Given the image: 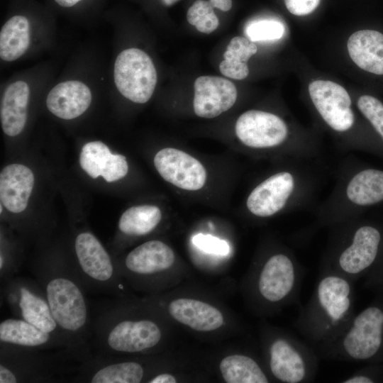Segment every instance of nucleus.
<instances>
[{"label":"nucleus","instance_id":"nucleus-1","mask_svg":"<svg viewBox=\"0 0 383 383\" xmlns=\"http://www.w3.org/2000/svg\"><path fill=\"white\" fill-rule=\"evenodd\" d=\"M67 343L65 354L79 362L92 355V318L86 292L71 260L47 257L32 267Z\"/></svg>","mask_w":383,"mask_h":383},{"label":"nucleus","instance_id":"nucleus-2","mask_svg":"<svg viewBox=\"0 0 383 383\" xmlns=\"http://www.w3.org/2000/svg\"><path fill=\"white\" fill-rule=\"evenodd\" d=\"M161 338L162 331L155 322L124 317L111 301L102 306L92 320L91 348L96 355L145 352L155 347Z\"/></svg>","mask_w":383,"mask_h":383},{"label":"nucleus","instance_id":"nucleus-3","mask_svg":"<svg viewBox=\"0 0 383 383\" xmlns=\"http://www.w3.org/2000/svg\"><path fill=\"white\" fill-rule=\"evenodd\" d=\"M72 265L85 289L106 295H123L125 286L121 274L99 239L91 233L82 232L74 243Z\"/></svg>","mask_w":383,"mask_h":383},{"label":"nucleus","instance_id":"nucleus-4","mask_svg":"<svg viewBox=\"0 0 383 383\" xmlns=\"http://www.w3.org/2000/svg\"><path fill=\"white\" fill-rule=\"evenodd\" d=\"M45 350L0 343V383L54 382L70 360L63 350Z\"/></svg>","mask_w":383,"mask_h":383},{"label":"nucleus","instance_id":"nucleus-5","mask_svg":"<svg viewBox=\"0 0 383 383\" xmlns=\"http://www.w3.org/2000/svg\"><path fill=\"white\" fill-rule=\"evenodd\" d=\"M4 284V296L12 313L62 342L65 353L66 340L38 282L35 279L13 277Z\"/></svg>","mask_w":383,"mask_h":383},{"label":"nucleus","instance_id":"nucleus-6","mask_svg":"<svg viewBox=\"0 0 383 383\" xmlns=\"http://www.w3.org/2000/svg\"><path fill=\"white\" fill-rule=\"evenodd\" d=\"M113 75L118 91L133 102L146 103L155 91V65L148 55L140 49L123 50L116 59Z\"/></svg>","mask_w":383,"mask_h":383},{"label":"nucleus","instance_id":"nucleus-7","mask_svg":"<svg viewBox=\"0 0 383 383\" xmlns=\"http://www.w3.org/2000/svg\"><path fill=\"white\" fill-rule=\"evenodd\" d=\"M235 134L245 146L253 149H270L282 145L289 129L279 116L266 111L249 110L238 118Z\"/></svg>","mask_w":383,"mask_h":383},{"label":"nucleus","instance_id":"nucleus-8","mask_svg":"<svg viewBox=\"0 0 383 383\" xmlns=\"http://www.w3.org/2000/svg\"><path fill=\"white\" fill-rule=\"evenodd\" d=\"M309 92L317 111L336 132L344 133L352 128L355 116L348 91L340 84L328 80H316L309 85Z\"/></svg>","mask_w":383,"mask_h":383},{"label":"nucleus","instance_id":"nucleus-9","mask_svg":"<svg viewBox=\"0 0 383 383\" xmlns=\"http://www.w3.org/2000/svg\"><path fill=\"white\" fill-rule=\"evenodd\" d=\"M298 187L299 179L294 172L274 173L252 190L246 201L247 208L255 216H272L283 210L295 197Z\"/></svg>","mask_w":383,"mask_h":383},{"label":"nucleus","instance_id":"nucleus-10","mask_svg":"<svg viewBox=\"0 0 383 383\" xmlns=\"http://www.w3.org/2000/svg\"><path fill=\"white\" fill-rule=\"evenodd\" d=\"M155 167L167 182L182 189H201L206 181L203 165L188 153L172 148L158 151L154 157Z\"/></svg>","mask_w":383,"mask_h":383},{"label":"nucleus","instance_id":"nucleus-11","mask_svg":"<svg viewBox=\"0 0 383 383\" xmlns=\"http://www.w3.org/2000/svg\"><path fill=\"white\" fill-rule=\"evenodd\" d=\"M382 331L383 311L377 307H369L355 318L343 339V349L353 359H369L380 348Z\"/></svg>","mask_w":383,"mask_h":383},{"label":"nucleus","instance_id":"nucleus-12","mask_svg":"<svg viewBox=\"0 0 383 383\" xmlns=\"http://www.w3.org/2000/svg\"><path fill=\"white\" fill-rule=\"evenodd\" d=\"M194 111L205 118H215L230 109L237 99L231 81L216 76H201L194 82Z\"/></svg>","mask_w":383,"mask_h":383},{"label":"nucleus","instance_id":"nucleus-13","mask_svg":"<svg viewBox=\"0 0 383 383\" xmlns=\"http://www.w3.org/2000/svg\"><path fill=\"white\" fill-rule=\"evenodd\" d=\"M380 233L370 226L358 228L350 244L340 252L338 263L340 270L349 274H356L367 269L374 262L380 243Z\"/></svg>","mask_w":383,"mask_h":383},{"label":"nucleus","instance_id":"nucleus-14","mask_svg":"<svg viewBox=\"0 0 383 383\" xmlns=\"http://www.w3.org/2000/svg\"><path fill=\"white\" fill-rule=\"evenodd\" d=\"M79 163L91 177L96 179L101 176L108 182L122 179L128 172L126 157L112 154L101 141L89 142L83 146Z\"/></svg>","mask_w":383,"mask_h":383},{"label":"nucleus","instance_id":"nucleus-15","mask_svg":"<svg viewBox=\"0 0 383 383\" xmlns=\"http://www.w3.org/2000/svg\"><path fill=\"white\" fill-rule=\"evenodd\" d=\"M174 262L172 249L165 243L152 240L142 243L126 255L123 267L127 273L147 277L168 270Z\"/></svg>","mask_w":383,"mask_h":383},{"label":"nucleus","instance_id":"nucleus-16","mask_svg":"<svg viewBox=\"0 0 383 383\" xmlns=\"http://www.w3.org/2000/svg\"><path fill=\"white\" fill-rule=\"evenodd\" d=\"M89 88L79 81L57 84L48 93L46 105L55 116L65 120L75 118L89 108L91 102Z\"/></svg>","mask_w":383,"mask_h":383},{"label":"nucleus","instance_id":"nucleus-17","mask_svg":"<svg viewBox=\"0 0 383 383\" xmlns=\"http://www.w3.org/2000/svg\"><path fill=\"white\" fill-rule=\"evenodd\" d=\"M34 185V175L26 166L11 164L0 174V199L8 211L18 213L24 211Z\"/></svg>","mask_w":383,"mask_h":383},{"label":"nucleus","instance_id":"nucleus-18","mask_svg":"<svg viewBox=\"0 0 383 383\" xmlns=\"http://www.w3.org/2000/svg\"><path fill=\"white\" fill-rule=\"evenodd\" d=\"M295 281V268L284 254L272 255L264 265L258 282L261 295L272 302L283 299L292 291Z\"/></svg>","mask_w":383,"mask_h":383},{"label":"nucleus","instance_id":"nucleus-19","mask_svg":"<svg viewBox=\"0 0 383 383\" xmlns=\"http://www.w3.org/2000/svg\"><path fill=\"white\" fill-rule=\"evenodd\" d=\"M0 343L42 350L58 349L65 345L52 335L19 318H9L0 323Z\"/></svg>","mask_w":383,"mask_h":383},{"label":"nucleus","instance_id":"nucleus-20","mask_svg":"<svg viewBox=\"0 0 383 383\" xmlns=\"http://www.w3.org/2000/svg\"><path fill=\"white\" fill-rule=\"evenodd\" d=\"M170 314L179 323L199 331H211L223 323L222 313L213 306L192 299H178L168 306Z\"/></svg>","mask_w":383,"mask_h":383},{"label":"nucleus","instance_id":"nucleus-21","mask_svg":"<svg viewBox=\"0 0 383 383\" xmlns=\"http://www.w3.org/2000/svg\"><path fill=\"white\" fill-rule=\"evenodd\" d=\"M352 60L362 70L383 74V34L362 30L353 33L347 43Z\"/></svg>","mask_w":383,"mask_h":383},{"label":"nucleus","instance_id":"nucleus-22","mask_svg":"<svg viewBox=\"0 0 383 383\" xmlns=\"http://www.w3.org/2000/svg\"><path fill=\"white\" fill-rule=\"evenodd\" d=\"M349 282L337 275L323 278L317 287V301L321 310L332 323L340 322L351 305Z\"/></svg>","mask_w":383,"mask_h":383},{"label":"nucleus","instance_id":"nucleus-23","mask_svg":"<svg viewBox=\"0 0 383 383\" xmlns=\"http://www.w3.org/2000/svg\"><path fill=\"white\" fill-rule=\"evenodd\" d=\"M30 95L28 84L23 81L11 83L6 88L1 103V123L9 136H16L23 130L27 120Z\"/></svg>","mask_w":383,"mask_h":383},{"label":"nucleus","instance_id":"nucleus-24","mask_svg":"<svg viewBox=\"0 0 383 383\" xmlns=\"http://www.w3.org/2000/svg\"><path fill=\"white\" fill-rule=\"evenodd\" d=\"M345 201L350 206H367L383 201V171L361 170L347 181L343 190Z\"/></svg>","mask_w":383,"mask_h":383},{"label":"nucleus","instance_id":"nucleus-25","mask_svg":"<svg viewBox=\"0 0 383 383\" xmlns=\"http://www.w3.org/2000/svg\"><path fill=\"white\" fill-rule=\"evenodd\" d=\"M270 369L273 375L286 383H298L306 374L305 360L300 352L287 340L279 339L271 345Z\"/></svg>","mask_w":383,"mask_h":383},{"label":"nucleus","instance_id":"nucleus-26","mask_svg":"<svg viewBox=\"0 0 383 383\" xmlns=\"http://www.w3.org/2000/svg\"><path fill=\"white\" fill-rule=\"evenodd\" d=\"M30 44V24L28 18L16 15L9 18L0 32V57L11 62L27 50Z\"/></svg>","mask_w":383,"mask_h":383},{"label":"nucleus","instance_id":"nucleus-27","mask_svg":"<svg viewBox=\"0 0 383 383\" xmlns=\"http://www.w3.org/2000/svg\"><path fill=\"white\" fill-rule=\"evenodd\" d=\"M162 219V212L154 205H138L126 210L118 221V229L124 235L141 236L152 232Z\"/></svg>","mask_w":383,"mask_h":383},{"label":"nucleus","instance_id":"nucleus-28","mask_svg":"<svg viewBox=\"0 0 383 383\" xmlns=\"http://www.w3.org/2000/svg\"><path fill=\"white\" fill-rule=\"evenodd\" d=\"M227 383H267L268 379L257 363L251 357L233 355L224 357L219 365Z\"/></svg>","mask_w":383,"mask_h":383},{"label":"nucleus","instance_id":"nucleus-29","mask_svg":"<svg viewBox=\"0 0 383 383\" xmlns=\"http://www.w3.org/2000/svg\"><path fill=\"white\" fill-rule=\"evenodd\" d=\"M213 8L209 1L197 0L188 9L187 19L199 32L209 34L219 25L218 18Z\"/></svg>","mask_w":383,"mask_h":383},{"label":"nucleus","instance_id":"nucleus-30","mask_svg":"<svg viewBox=\"0 0 383 383\" xmlns=\"http://www.w3.org/2000/svg\"><path fill=\"white\" fill-rule=\"evenodd\" d=\"M284 25L275 20H260L250 23L245 33L252 42L280 39L284 33Z\"/></svg>","mask_w":383,"mask_h":383},{"label":"nucleus","instance_id":"nucleus-31","mask_svg":"<svg viewBox=\"0 0 383 383\" xmlns=\"http://www.w3.org/2000/svg\"><path fill=\"white\" fill-rule=\"evenodd\" d=\"M357 105L383 139V104L374 96L363 95L358 99Z\"/></svg>","mask_w":383,"mask_h":383},{"label":"nucleus","instance_id":"nucleus-32","mask_svg":"<svg viewBox=\"0 0 383 383\" xmlns=\"http://www.w3.org/2000/svg\"><path fill=\"white\" fill-rule=\"evenodd\" d=\"M257 51V47L247 38L236 36L231 39L224 52V58L240 62L247 63L250 57Z\"/></svg>","mask_w":383,"mask_h":383},{"label":"nucleus","instance_id":"nucleus-33","mask_svg":"<svg viewBox=\"0 0 383 383\" xmlns=\"http://www.w3.org/2000/svg\"><path fill=\"white\" fill-rule=\"evenodd\" d=\"M192 242L206 253L225 256L230 252V246L226 240L209 234L198 233L192 237Z\"/></svg>","mask_w":383,"mask_h":383},{"label":"nucleus","instance_id":"nucleus-34","mask_svg":"<svg viewBox=\"0 0 383 383\" xmlns=\"http://www.w3.org/2000/svg\"><path fill=\"white\" fill-rule=\"evenodd\" d=\"M219 70L224 76L238 80L246 78L249 74L247 63L232 60H223L219 65Z\"/></svg>","mask_w":383,"mask_h":383},{"label":"nucleus","instance_id":"nucleus-35","mask_svg":"<svg viewBox=\"0 0 383 383\" xmlns=\"http://www.w3.org/2000/svg\"><path fill=\"white\" fill-rule=\"evenodd\" d=\"M321 0H284L287 10L295 16H306L312 13Z\"/></svg>","mask_w":383,"mask_h":383},{"label":"nucleus","instance_id":"nucleus-36","mask_svg":"<svg viewBox=\"0 0 383 383\" xmlns=\"http://www.w3.org/2000/svg\"><path fill=\"white\" fill-rule=\"evenodd\" d=\"M148 382L150 383H175L176 379L174 376L170 374H160L152 378Z\"/></svg>","mask_w":383,"mask_h":383},{"label":"nucleus","instance_id":"nucleus-37","mask_svg":"<svg viewBox=\"0 0 383 383\" xmlns=\"http://www.w3.org/2000/svg\"><path fill=\"white\" fill-rule=\"evenodd\" d=\"M211 5L223 11H228L232 7V0H209Z\"/></svg>","mask_w":383,"mask_h":383},{"label":"nucleus","instance_id":"nucleus-38","mask_svg":"<svg viewBox=\"0 0 383 383\" xmlns=\"http://www.w3.org/2000/svg\"><path fill=\"white\" fill-rule=\"evenodd\" d=\"M345 383H372L373 381L365 375H355L343 381Z\"/></svg>","mask_w":383,"mask_h":383},{"label":"nucleus","instance_id":"nucleus-39","mask_svg":"<svg viewBox=\"0 0 383 383\" xmlns=\"http://www.w3.org/2000/svg\"><path fill=\"white\" fill-rule=\"evenodd\" d=\"M81 0H55V1L62 7H71L77 4Z\"/></svg>","mask_w":383,"mask_h":383},{"label":"nucleus","instance_id":"nucleus-40","mask_svg":"<svg viewBox=\"0 0 383 383\" xmlns=\"http://www.w3.org/2000/svg\"><path fill=\"white\" fill-rule=\"evenodd\" d=\"M178 1L179 0H162V3L167 6H170Z\"/></svg>","mask_w":383,"mask_h":383},{"label":"nucleus","instance_id":"nucleus-41","mask_svg":"<svg viewBox=\"0 0 383 383\" xmlns=\"http://www.w3.org/2000/svg\"><path fill=\"white\" fill-rule=\"evenodd\" d=\"M0 211H1V213H2V204H1V206H0Z\"/></svg>","mask_w":383,"mask_h":383}]
</instances>
